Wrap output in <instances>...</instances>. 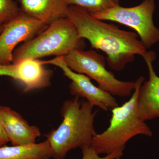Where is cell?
<instances>
[{
    "mask_svg": "<svg viewBox=\"0 0 159 159\" xmlns=\"http://www.w3.org/2000/svg\"><path fill=\"white\" fill-rule=\"evenodd\" d=\"M67 17L75 25L80 38L87 39L92 48L105 53L109 66L114 70H122L136 55L143 57L147 52L136 33L97 19L80 7L69 6Z\"/></svg>",
    "mask_w": 159,
    "mask_h": 159,
    "instance_id": "obj_1",
    "label": "cell"
},
{
    "mask_svg": "<svg viewBox=\"0 0 159 159\" xmlns=\"http://www.w3.org/2000/svg\"><path fill=\"white\" fill-rule=\"evenodd\" d=\"M86 100L79 97L66 100L61 107L62 121L56 129L46 135L53 159H64L69 152L91 146L96 134L94 120L97 111Z\"/></svg>",
    "mask_w": 159,
    "mask_h": 159,
    "instance_id": "obj_2",
    "label": "cell"
},
{
    "mask_svg": "<svg viewBox=\"0 0 159 159\" xmlns=\"http://www.w3.org/2000/svg\"><path fill=\"white\" fill-rule=\"evenodd\" d=\"M144 80L143 77L136 80L135 88L130 99L121 106L111 110L108 128L93 138L91 146L99 155L125 148L126 143L136 136H152V132L141 118L137 107L139 89Z\"/></svg>",
    "mask_w": 159,
    "mask_h": 159,
    "instance_id": "obj_3",
    "label": "cell"
},
{
    "mask_svg": "<svg viewBox=\"0 0 159 159\" xmlns=\"http://www.w3.org/2000/svg\"><path fill=\"white\" fill-rule=\"evenodd\" d=\"M81 38L73 22L63 17L51 23L40 34L14 50L12 63L27 58L64 56L75 49H80Z\"/></svg>",
    "mask_w": 159,
    "mask_h": 159,
    "instance_id": "obj_4",
    "label": "cell"
},
{
    "mask_svg": "<svg viewBox=\"0 0 159 159\" xmlns=\"http://www.w3.org/2000/svg\"><path fill=\"white\" fill-rule=\"evenodd\" d=\"M63 59L72 70L93 79L99 88L113 96L129 97L135 88V81L119 80L107 70L105 57L93 50L74 49L63 56Z\"/></svg>",
    "mask_w": 159,
    "mask_h": 159,
    "instance_id": "obj_5",
    "label": "cell"
},
{
    "mask_svg": "<svg viewBox=\"0 0 159 159\" xmlns=\"http://www.w3.org/2000/svg\"><path fill=\"white\" fill-rule=\"evenodd\" d=\"M155 9V0H143L134 7L116 5L105 11L90 14L100 20L116 22L133 29L147 49L159 42V29L153 22Z\"/></svg>",
    "mask_w": 159,
    "mask_h": 159,
    "instance_id": "obj_6",
    "label": "cell"
},
{
    "mask_svg": "<svg viewBox=\"0 0 159 159\" xmlns=\"http://www.w3.org/2000/svg\"><path fill=\"white\" fill-rule=\"evenodd\" d=\"M48 26L21 10L16 16L3 25L0 33V64H11L16 46L34 38Z\"/></svg>",
    "mask_w": 159,
    "mask_h": 159,
    "instance_id": "obj_7",
    "label": "cell"
},
{
    "mask_svg": "<svg viewBox=\"0 0 159 159\" xmlns=\"http://www.w3.org/2000/svg\"><path fill=\"white\" fill-rule=\"evenodd\" d=\"M44 64L52 65L61 69L64 75L70 80V93L75 97L85 98L92 107H97L104 111L112 109L119 104L113 95L94 85L90 79L84 74L72 70L66 65L63 56H57L48 61H43Z\"/></svg>",
    "mask_w": 159,
    "mask_h": 159,
    "instance_id": "obj_8",
    "label": "cell"
},
{
    "mask_svg": "<svg viewBox=\"0 0 159 159\" xmlns=\"http://www.w3.org/2000/svg\"><path fill=\"white\" fill-rule=\"evenodd\" d=\"M143 57L148 67L149 78L139 89L137 107L141 118L146 121L159 118V77L152 65L156 53L147 51Z\"/></svg>",
    "mask_w": 159,
    "mask_h": 159,
    "instance_id": "obj_9",
    "label": "cell"
},
{
    "mask_svg": "<svg viewBox=\"0 0 159 159\" xmlns=\"http://www.w3.org/2000/svg\"><path fill=\"white\" fill-rule=\"evenodd\" d=\"M0 120L12 145L36 143V139L41 135L38 127L30 125L20 114L9 107L0 106Z\"/></svg>",
    "mask_w": 159,
    "mask_h": 159,
    "instance_id": "obj_10",
    "label": "cell"
},
{
    "mask_svg": "<svg viewBox=\"0 0 159 159\" xmlns=\"http://www.w3.org/2000/svg\"><path fill=\"white\" fill-rule=\"evenodd\" d=\"M12 64L15 67L14 79L24 84V92L44 88L51 84L53 72L45 67L43 61L27 58Z\"/></svg>",
    "mask_w": 159,
    "mask_h": 159,
    "instance_id": "obj_11",
    "label": "cell"
},
{
    "mask_svg": "<svg viewBox=\"0 0 159 159\" xmlns=\"http://www.w3.org/2000/svg\"><path fill=\"white\" fill-rule=\"evenodd\" d=\"M21 11L48 25L67 17L69 6L63 0H19Z\"/></svg>",
    "mask_w": 159,
    "mask_h": 159,
    "instance_id": "obj_12",
    "label": "cell"
},
{
    "mask_svg": "<svg viewBox=\"0 0 159 159\" xmlns=\"http://www.w3.org/2000/svg\"><path fill=\"white\" fill-rule=\"evenodd\" d=\"M53 152L48 140L39 143L0 147V159H50Z\"/></svg>",
    "mask_w": 159,
    "mask_h": 159,
    "instance_id": "obj_13",
    "label": "cell"
},
{
    "mask_svg": "<svg viewBox=\"0 0 159 159\" xmlns=\"http://www.w3.org/2000/svg\"><path fill=\"white\" fill-rule=\"evenodd\" d=\"M69 6L80 7L90 13H97L112 8L116 4L114 0H63Z\"/></svg>",
    "mask_w": 159,
    "mask_h": 159,
    "instance_id": "obj_14",
    "label": "cell"
},
{
    "mask_svg": "<svg viewBox=\"0 0 159 159\" xmlns=\"http://www.w3.org/2000/svg\"><path fill=\"white\" fill-rule=\"evenodd\" d=\"M20 11L14 0H0V25L13 19Z\"/></svg>",
    "mask_w": 159,
    "mask_h": 159,
    "instance_id": "obj_15",
    "label": "cell"
},
{
    "mask_svg": "<svg viewBox=\"0 0 159 159\" xmlns=\"http://www.w3.org/2000/svg\"><path fill=\"white\" fill-rule=\"evenodd\" d=\"M82 150V159H120L123 155L125 148H121L107 154L105 157H100L91 146H85Z\"/></svg>",
    "mask_w": 159,
    "mask_h": 159,
    "instance_id": "obj_16",
    "label": "cell"
},
{
    "mask_svg": "<svg viewBox=\"0 0 159 159\" xmlns=\"http://www.w3.org/2000/svg\"><path fill=\"white\" fill-rule=\"evenodd\" d=\"M0 76H7L14 79L15 67L13 64H0Z\"/></svg>",
    "mask_w": 159,
    "mask_h": 159,
    "instance_id": "obj_17",
    "label": "cell"
},
{
    "mask_svg": "<svg viewBox=\"0 0 159 159\" xmlns=\"http://www.w3.org/2000/svg\"><path fill=\"white\" fill-rule=\"evenodd\" d=\"M9 142V140L7 138L2 124L0 120V147L6 145Z\"/></svg>",
    "mask_w": 159,
    "mask_h": 159,
    "instance_id": "obj_18",
    "label": "cell"
},
{
    "mask_svg": "<svg viewBox=\"0 0 159 159\" xmlns=\"http://www.w3.org/2000/svg\"><path fill=\"white\" fill-rule=\"evenodd\" d=\"M114 1L116 5H119V1H120V0H114Z\"/></svg>",
    "mask_w": 159,
    "mask_h": 159,
    "instance_id": "obj_19",
    "label": "cell"
},
{
    "mask_svg": "<svg viewBox=\"0 0 159 159\" xmlns=\"http://www.w3.org/2000/svg\"><path fill=\"white\" fill-rule=\"evenodd\" d=\"M3 29V25H0V33L2 32Z\"/></svg>",
    "mask_w": 159,
    "mask_h": 159,
    "instance_id": "obj_20",
    "label": "cell"
}]
</instances>
